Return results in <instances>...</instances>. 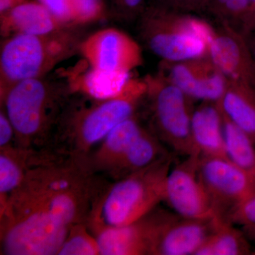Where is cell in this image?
Instances as JSON below:
<instances>
[{
	"label": "cell",
	"mask_w": 255,
	"mask_h": 255,
	"mask_svg": "<svg viewBox=\"0 0 255 255\" xmlns=\"http://www.w3.org/2000/svg\"><path fill=\"white\" fill-rule=\"evenodd\" d=\"M102 188L86 159L32 152L22 182L0 209L3 254L58 255L71 228L87 223Z\"/></svg>",
	"instance_id": "cell-1"
},
{
	"label": "cell",
	"mask_w": 255,
	"mask_h": 255,
	"mask_svg": "<svg viewBox=\"0 0 255 255\" xmlns=\"http://www.w3.org/2000/svg\"><path fill=\"white\" fill-rule=\"evenodd\" d=\"M18 82L0 97L14 129V145L31 152L49 150L60 118L73 95L63 78Z\"/></svg>",
	"instance_id": "cell-2"
},
{
	"label": "cell",
	"mask_w": 255,
	"mask_h": 255,
	"mask_svg": "<svg viewBox=\"0 0 255 255\" xmlns=\"http://www.w3.org/2000/svg\"><path fill=\"white\" fill-rule=\"evenodd\" d=\"M146 93L145 79L130 78L118 95L105 100L90 99L88 106L72 101L71 97L58 124L53 151L87 159L94 146L119 124L135 115Z\"/></svg>",
	"instance_id": "cell-3"
},
{
	"label": "cell",
	"mask_w": 255,
	"mask_h": 255,
	"mask_svg": "<svg viewBox=\"0 0 255 255\" xmlns=\"http://www.w3.org/2000/svg\"><path fill=\"white\" fill-rule=\"evenodd\" d=\"M171 164L172 157L164 156L110 187L102 188L87 219L90 231L95 235L104 228L130 224L154 211L164 201Z\"/></svg>",
	"instance_id": "cell-4"
},
{
	"label": "cell",
	"mask_w": 255,
	"mask_h": 255,
	"mask_svg": "<svg viewBox=\"0 0 255 255\" xmlns=\"http://www.w3.org/2000/svg\"><path fill=\"white\" fill-rule=\"evenodd\" d=\"M78 27L4 38L0 50V97L18 82L47 76L58 64L79 53L85 38Z\"/></svg>",
	"instance_id": "cell-5"
},
{
	"label": "cell",
	"mask_w": 255,
	"mask_h": 255,
	"mask_svg": "<svg viewBox=\"0 0 255 255\" xmlns=\"http://www.w3.org/2000/svg\"><path fill=\"white\" fill-rule=\"evenodd\" d=\"M138 18L140 38L162 61H182L209 55L215 27L204 18L150 1Z\"/></svg>",
	"instance_id": "cell-6"
},
{
	"label": "cell",
	"mask_w": 255,
	"mask_h": 255,
	"mask_svg": "<svg viewBox=\"0 0 255 255\" xmlns=\"http://www.w3.org/2000/svg\"><path fill=\"white\" fill-rule=\"evenodd\" d=\"M144 79L147 84L145 99L150 105L155 135L180 155H198L191 137L194 99L159 72Z\"/></svg>",
	"instance_id": "cell-7"
},
{
	"label": "cell",
	"mask_w": 255,
	"mask_h": 255,
	"mask_svg": "<svg viewBox=\"0 0 255 255\" xmlns=\"http://www.w3.org/2000/svg\"><path fill=\"white\" fill-rule=\"evenodd\" d=\"M199 179L219 219L255 194V177L222 157H199ZM229 222V221H228Z\"/></svg>",
	"instance_id": "cell-8"
},
{
	"label": "cell",
	"mask_w": 255,
	"mask_h": 255,
	"mask_svg": "<svg viewBox=\"0 0 255 255\" xmlns=\"http://www.w3.org/2000/svg\"><path fill=\"white\" fill-rule=\"evenodd\" d=\"M79 53L92 68L130 74L143 63L138 43L115 28L96 31L82 40Z\"/></svg>",
	"instance_id": "cell-9"
},
{
	"label": "cell",
	"mask_w": 255,
	"mask_h": 255,
	"mask_svg": "<svg viewBox=\"0 0 255 255\" xmlns=\"http://www.w3.org/2000/svg\"><path fill=\"white\" fill-rule=\"evenodd\" d=\"M199 157L188 156L170 169L164 186V201L181 217L219 219L199 179Z\"/></svg>",
	"instance_id": "cell-10"
},
{
	"label": "cell",
	"mask_w": 255,
	"mask_h": 255,
	"mask_svg": "<svg viewBox=\"0 0 255 255\" xmlns=\"http://www.w3.org/2000/svg\"><path fill=\"white\" fill-rule=\"evenodd\" d=\"M159 73L194 100L218 102L228 78L208 56L177 62L162 61Z\"/></svg>",
	"instance_id": "cell-11"
},
{
	"label": "cell",
	"mask_w": 255,
	"mask_h": 255,
	"mask_svg": "<svg viewBox=\"0 0 255 255\" xmlns=\"http://www.w3.org/2000/svg\"><path fill=\"white\" fill-rule=\"evenodd\" d=\"M154 211L130 224L96 233L100 255H152L157 233L171 214Z\"/></svg>",
	"instance_id": "cell-12"
},
{
	"label": "cell",
	"mask_w": 255,
	"mask_h": 255,
	"mask_svg": "<svg viewBox=\"0 0 255 255\" xmlns=\"http://www.w3.org/2000/svg\"><path fill=\"white\" fill-rule=\"evenodd\" d=\"M209 56L226 78L248 82L255 87L251 46L241 32L219 23L209 43Z\"/></svg>",
	"instance_id": "cell-13"
},
{
	"label": "cell",
	"mask_w": 255,
	"mask_h": 255,
	"mask_svg": "<svg viewBox=\"0 0 255 255\" xmlns=\"http://www.w3.org/2000/svg\"><path fill=\"white\" fill-rule=\"evenodd\" d=\"M220 219H187L171 214L161 226L152 255H196L219 223Z\"/></svg>",
	"instance_id": "cell-14"
},
{
	"label": "cell",
	"mask_w": 255,
	"mask_h": 255,
	"mask_svg": "<svg viewBox=\"0 0 255 255\" xmlns=\"http://www.w3.org/2000/svg\"><path fill=\"white\" fill-rule=\"evenodd\" d=\"M68 83L74 95L101 100L118 95L123 90L130 74L106 71L92 68L85 60L58 74Z\"/></svg>",
	"instance_id": "cell-15"
},
{
	"label": "cell",
	"mask_w": 255,
	"mask_h": 255,
	"mask_svg": "<svg viewBox=\"0 0 255 255\" xmlns=\"http://www.w3.org/2000/svg\"><path fill=\"white\" fill-rule=\"evenodd\" d=\"M191 137L198 155L228 159L219 102H202L194 109Z\"/></svg>",
	"instance_id": "cell-16"
},
{
	"label": "cell",
	"mask_w": 255,
	"mask_h": 255,
	"mask_svg": "<svg viewBox=\"0 0 255 255\" xmlns=\"http://www.w3.org/2000/svg\"><path fill=\"white\" fill-rule=\"evenodd\" d=\"M70 27L60 23L36 0H29L0 15V33L3 38L15 35H42Z\"/></svg>",
	"instance_id": "cell-17"
},
{
	"label": "cell",
	"mask_w": 255,
	"mask_h": 255,
	"mask_svg": "<svg viewBox=\"0 0 255 255\" xmlns=\"http://www.w3.org/2000/svg\"><path fill=\"white\" fill-rule=\"evenodd\" d=\"M144 129L135 114L117 125L100 142L98 148L87 157L92 170L107 174Z\"/></svg>",
	"instance_id": "cell-18"
},
{
	"label": "cell",
	"mask_w": 255,
	"mask_h": 255,
	"mask_svg": "<svg viewBox=\"0 0 255 255\" xmlns=\"http://www.w3.org/2000/svg\"><path fill=\"white\" fill-rule=\"evenodd\" d=\"M223 114L241 128L255 143V87L248 82L228 79L218 101Z\"/></svg>",
	"instance_id": "cell-19"
},
{
	"label": "cell",
	"mask_w": 255,
	"mask_h": 255,
	"mask_svg": "<svg viewBox=\"0 0 255 255\" xmlns=\"http://www.w3.org/2000/svg\"><path fill=\"white\" fill-rule=\"evenodd\" d=\"M167 155L157 135L145 128L107 174L119 180L148 167Z\"/></svg>",
	"instance_id": "cell-20"
},
{
	"label": "cell",
	"mask_w": 255,
	"mask_h": 255,
	"mask_svg": "<svg viewBox=\"0 0 255 255\" xmlns=\"http://www.w3.org/2000/svg\"><path fill=\"white\" fill-rule=\"evenodd\" d=\"M31 154L16 145L0 148V209L22 182Z\"/></svg>",
	"instance_id": "cell-21"
},
{
	"label": "cell",
	"mask_w": 255,
	"mask_h": 255,
	"mask_svg": "<svg viewBox=\"0 0 255 255\" xmlns=\"http://www.w3.org/2000/svg\"><path fill=\"white\" fill-rule=\"evenodd\" d=\"M206 11L247 37L255 19V0H209Z\"/></svg>",
	"instance_id": "cell-22"
},
{
	"label": "cell",
	"mask_w": 255,
	"mask_h": 255,
	"mask_svg": "<svg viewBox=\"0 0 255 255\" xmlns=\"http://www.w3.org/2000/svg\"><path fill=\"white\" fill-rule=\"evenodd\" d=\"M251 253V247L243 233L228 221H221L196 255H243Z\"/></svg>",
	"instance_id": "cell-23"
},
{
	"label": "cell",
	"mask_w": 255,
	"mask_h": 255,
	"mask_svg": "<svg viewBox=\"0 0 255 255\" xmlns=\"http://www.w3.org/2000/svg\"><path fill=\"white\" fill-rule=\"evenodd\" d=\"M221 113L223 116V132L228 159L238 167L255 177L254 141L244 130L231 122L223 114L222 110Z\"/></svg>",
	"instance_id": "cell-24"
},
{
	"label": "cell",
	"mask_w": 255,
	"mask_h": 255,
	"mask_svg": "<svg viewBox=\"0 0 255 255\" xmlns=\"http://www.w3.org/2000/svg\"><path fill=\"white\" fill-rule=\"evenodd\" d=\"M58 255H99L97 238L89 230L86 223L75 225L60 247Z\"/></svg>",
	"instance_id": "cell-25"
},
{
	"label": "cell",
	"mask_w": 255,
	"mask_h": 255,
	"mask_svg": "<svg viewBox=\"0 0 255 255\" xmlns=\"http://www.w3.org/2000/svg\"><path fill=\"white\" fill-rule=\"evenodd\" d=\"M75 26L97 22L107 16L105 0H72Z\"/></svg>",
	"instance_id": "cell-26"
},
{
	"label": "cell",
	"mask_w": 255,
	"mask_h": 255,
	"mask_svg": "<svg viewBox=\"0 0 255 255\" xmlns=\"http://www.w3.org/2000/svg\"><path fill=\"white\" fill-rule=\"evenodd\" d=\"M58 21L65 26H75L72 0H36Z\"/></svg>",
	"instance_id": "cell-27"
},
{
	"label": "cell",
	"mask_w": 255,
	"mask_h": 255,
	"mask_svg": "<svg viewBox=\"0 0 255 255\" xmlns=\"http://www.w3.org/2000/svg\"><path fill=\"white\" fill-rule=\"evenodd\" d=\"M230 223H238L247 228H255V194L236 206L228 216Z\"/></svg>",
	"instance_id": "cell-28"
},
{
	"label": "cell",
	"mask_w": 255,
	"mask_h": 255,
	"mask_svg": "<svg viewBox=\"0 0 255 255\" xmlns=\"http://www.w3.org/2000/svg\"><path fill=\"white\" fill-rule=\"evenodd\" d=\"M156 4L184 12H204L207 9L209 0H150Z\"/></svg>",
	"instance_id": "cell-29"
},
{
	"label": "cell",
	"mask_w": 255,
	"mask_h": 255,
	"mask_svg": "<svg viewBox=\"0 0 255 255\" xmlns=\"http://www.w3.org/2000/svg\"><path fill=\"white\" fill-rule=\"evenodd\" d=\"M114 7L121 16L139 17L147 6L146 0H114Z\"/></svg>",
	"instance_id": "cell-30"
},
{
	"label": "cell",
	"mask_w": 255,
	"mask_h": 255,
	"mask_svg": "<svg viewBox=\"0 0 255 255\" xmlns=\"http://www.w3.org/2000/svg\"><path fill=\"white\" fill-rule=\"evenodd\" d=\"M15 132L4 109L0 112V148L14 145Z\"/></svg>",
	"instance_id": "cell-31"
},
{
	"label": "cell",
	"mask_w": 255,
	"mask_h": 255,
	"mask_svg": "<svg viewBox=\"0 0 255 255\" xmlns=\"http://www.w3.org/2000/svg\"><path fill=\"white\" fill-rule=\"evenodd\" d=\"M28 1L29 0H0V15L4 14Z\"/></svg>",
	"instance_id": "cell-32"
},
{
	"label": "cell",
	"mask_w": 255,
	"mask_h": 255,
	"mask_svg": "<svg viewBox=\"0 0 255 255\" xmlns=\"http://www.w3.org/2000/svg\"><path fill=\"white\" fill-rule=\"evenodd\" d=\"M248 41H249L250 46L253 55V63H254L255 75V35H251L247 37Z\"/></svg>",
	"instance_id": "cell-33"
},
{
	"label": "cell",
	"mask_w": 255,
	"mask_h": 255,
	"mask_svg": "<svg viewBox=\"0 0 255 255\" xmlns=\"http://www.w3.org/2000/svg\"><path fill=\"white\" fill-rule=\"evenodd\" d=\"M251 35H255V19L254 22L253 23V25H252L251 31H250L249 35H248V36H251Z\"/></svg>",
	"instance_id": "cell-34"
}]
</instances>
